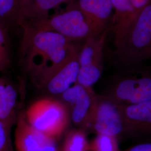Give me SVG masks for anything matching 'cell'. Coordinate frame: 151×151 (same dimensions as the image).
<instances>
[{"label":"cell","instance_id":"6da1fadb","mask_svg":"<svg viewBox=\"0 0 151 151\" xmlns=\"http://www.w3.org/2000/svg\"><path fill=\"white\" fill-rule=\"evenodd\" d=\"M20 27L22 32L20 48L21 65L32 83L42 90L49 78L78 46L53 32L27 24Z\"/></svg>","mask_w":151,"mask_h":151},{"label":"cell","instance_id":"7a4b0ae2","mask_svg":"<svg viewBox=\"0 0 151 151\" xmlns=\"http://www.w3.org/2000/svg\"><path fill=\"white\" fill-rule=\"evenodd\" d=\"M115 55L125 65H135L151 57V4L140 11L118 43Z\"/></svg>","mask_w":151,"mask_h":151},{"label":"cell","instance_id":"3957f363","mask_svg":"<svg viewBox=\"0 0 151 151\" xmlns=\"http://www.w3.org/2000/svg\"><path fill=\"white\" fill-rule=\"evenodd\" d=\"M24 115L33 128L57 140L67 129L70 119L67 106L53 97L36 100L27 108Z\"/></svg>","mask_w":151,"mask_h":151},{"label":"cell","instance_id":"277c9868","mask_svg":"<svg viewBox=\"0 0 151 151\" xmlns=\"http://www.w3.org/2000/svg\"><path fill=\"white\" fill-rule=\"evenodd\" d=\"M67 4L63 11L21 25L27 24L38 29L58 33L71 42L86 39L96 35L86 17L80 9L77 1Z\"/></svg>","mask_w":151,"mask_h":151},{"label":"cell","instance_id":"5b68a950","mask_svg":"<svg viewBox=\"0 0 151 151\" xmlns=\"http://www.w3.org/2000/svg\"><path fill=\"white\" fill-rule=\"evenodd\" d=\"M109 27L103 32L87 38L78 54L79 72L76 82L92 87L100 78L104 66V48Z\"/></svg>","mask_w":151,"mask_h":151},{"label":"cell","instance_id":"8992f818","mask_svg":"<svg viewBox=\"0 0 151 151\" xmlns=\"http://www.w3.org/2000/svg\"><path fill=\"white\" fill-rule=\"evenodd\" d=\"M87 129L116 137L126 133L119 106L104 95H97Z\"/></svg>","mask_w":151,"mask_h":151},{"label":"cell","instance_id":"52a82bcc","mask_svg":"<svg viewBox=\"0 0 151 151\" xmlns=\"http://www.w3.org/2000/svg\"><path fill=\"white\" fill-rule=\"evenodd\" d=\"M104 96L118 105L151 101V77L142 75L122 78L117 81Z\"/></svg>","mask_w":151,"mask_h":151},{"label":"cell","instance_id":"ba28073f","mask_svg":"<svg viewBox=\"0 0 151 151\" xmlns=\"http://www.w3.org/2000/svg\"><path fill=\"white\" fill-rule=\"evenodd\" d=\"M97 95L92 87L83 86L76 82L62 95V101L68 108L74 124L86 129Z\"/></svg>","mask_w":151,"mask_h":151},{"label":"cell","instance_id":"9c48e42d","mask_svg":"<svg viewBox=\"0 0 151 151\" xmlns=\"http://www.w3.org/2000/svg\"><path fill=\"white\" fill-rule=\"evenodd\" d=\"M15 125L16 151H61L58 140L33 128L28 124L24 113L18 115Z\"/></svg>","mask_w":151,"mask_h":151},{"label":"cell","instance_id":"30bf717a","mask_svg":"<svg viewBox=\"0 0 151 151\" xmlns=\"http://www.w3.org/2000/svg\"><path fill=\"white\" fill-rule=\"evenodd\" d=\"M79 47L60 66L45 83L43 90L53 95H61L77 80L79 72Z\"/></svg>","mask_w":151,"mask_h":151},{"label":"cell","instance_id":"8fae6325","mask_svg":"<svg viewBox=\"0 0 151 151\" xmlns=\"http://www.w3.org/2000/svg\"><path fill=\"white\" fill-rule=\"evenodd\" d=\"M77 2L96 34L108 29L113 15L111 0H78Z\"/></svg>","mask_w":151,"mask_h":151},{"label":"cell","instance_id":"7c38bea8","mask_svg":"<svg viewBox=\"0 0 151 151\" xmlns=\"http://www.w3.org/2000/svg\"><path fill=\"white\" fill-rule=\"evenodd\" d=\"M118 106L126 133H136L150 132L151 101Z\"/></svg>","mask_w":151,"mask_h":151},{"label":"cell","instance_id":"4fadbf2b","mask_svg":"<svg viewBox=\"0 0 151 151\" xmlns=\"http://www.w3.org/2000/svg\"><path fill=\"white\" fill-rule=\"evenodd\" d=\"M75 0H22L16 24L34 22L48 16L52 10L63 4H69Z\"/></svg>","mask_w":151,"mask_h":151},{"label":"cell","instance_id":"5bb4252c","mask_svg":"<svg viewBox=\"0 0 151 151\" xmlns=\"http://www.w3.org/2000/svg\"><path fill=\"white\" fill-rule=\"evenodd\" d=\"M17 92L6 78L0 77V122L11 130L18 116Z\"/></svg>","mask_w":151,"mask_h":151},{"label":"cell","instance_id":"9a60e30c","mask_svg":"<svg viewBox=\"0 0 151 151\" xmlns=\"http://www.w3.org/2000/svg\"><path fill=\"white\" fill-rule=\"evenodd\" d=\"M111 2L113 7L111 27L116 44L128 32L137 15L131 0H111Z\"/></svg>","mask_w":151,"mask_h":151},{"label":"cell","instance_id":"2e32d148","mask_svg":"<svg viewBox=\"0 0 151 151\" xmlns=\"http://www.w3.org/2000/svg\"><path fill=\"white\" fill-rule=\"evenodd\" d=\"M61 151H90V143L85 130H71L65 137Z\"/></svg>","mask_w":151,"mask_h":151},{"label":"cell","instance_id":"e0dca14e","mask_svg":"<svg viewBox=\"0 0 151 151\" xmlns=\"http://www.w3.org/2000/svg\"><path fill=\"white\" fill-rule=\"evenodd\" d=\"M22 0H0V23H16Z\"/></svg>","mask_w":151,"mask_h":151},{"label":"cell","instance_id":"ac0fdd59","mask_svg":"<svg viewBox=\"0 0 151 151\" xmlns=\"http://www.w3.org/2000/svg\"><path fill=\"white\" fill-rule=\"evenodd\" d=\"M90 147V151H121L116 137L104 134H97Z\"/></svg>","mask_w":151,"mask_h":151},{"label":"cell","instance_id":"d6986e66","mask_svg":"<svg viewBox=\"0 0 151 151\" xmlns=\"http://www.w3.org/2000/svg\"><path fill=\"white\" fill-rule=\"evenodd\" d=\"M10 58L6 36L3 25L0 23V72L6 70L10 65Z\"/></svg>","mask_w":151,"mask_h":151},{"label":"cell","instance_id":"ffe728a7","mask_svg":"<svg viewBox=\"0 0 151 151\" xmlns=\"http://www.w3.org/2000/svg\"><path fill=\"white\" fill-rule=\"evenodd\" d=\"M0 151H14L11 138V130L0 122Z\"/></svg>","mask_w":151,"mask_h":151},{"label":"cell","instance_id":"44dd1931","mask_svg":"<svg viewBox=\"0 0 151 151\" xmlns=\"http://www.w3.org/2000/svg\"><path fill=\"white\" fill-rule=\"evenodd\" d=\"M137 15L142 11L146 6L151 2V0H131Z\"/></svg>","mask_w":151,"mask_h":151},{"label":"cell","instance_id":"7402d4cb","mask_svg":"<svg viewBox=\"0 0 151 151\" xmlns=\"http://www.w3.org/2000/svg\"><path fill=\"white\" fill-rule=\"evenodd\" d=\"M124 151H151V143H143L131 147Z\"/></svg>","mask_w":151,"mask_h":151}]
</instances>
